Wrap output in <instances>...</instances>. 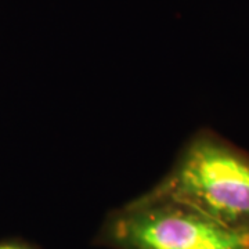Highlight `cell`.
I'll use <instances>...</instances> for the list:
<instances>
[{
  "mask_svg": "<svg viewBox=\"0 0 249 249\" xmlns=\"http://www.w3.org/2000/svg\"><path fill=\"white\" fill-rule=\"evenodd\" d=\"M152 191L249 230V152L209 129L196 132Z\"/></svg>",
  "mask_w": 249,
  "mask_h": 249,
  "instance_id": "obj_1",
  "label": "cell"
},
{
  "mask_svg": "<svg viewBox=\"0 0 249 249\" xmlns=\"http://www.w3.org/2000/svg\"><path fill=\"white\" fill-rule=\"evenodd\" d=\"M0 249H29L22 245H17V244H0Z\"/></svg>",
  "mask_w": 249,
  "mask_h": 249,
  "instance_id": "obj_3",
  "label": "cell"
},
{
  "mask_svg": "<svg viewBox=\"0 0 249 249\" xmlns=\"http://www.w3.org/2000/svg\"><path fill=\"white\" fill-rule=\"evenodd\" d=\"M94 241L106 249H249V230L150 190L108 214Z\"/></svg>",
  "mask_w": 249,
  "mask_h": 249,
  "instance_id": "obj_2",
  "label": "cell"
}]
</instances>
